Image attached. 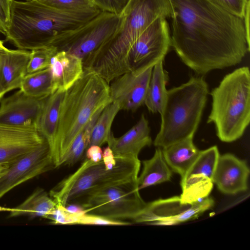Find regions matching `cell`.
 <instances>
[{
	"label": "cell",
	"mask_w": 250,
	"mask_h": 250,
	"mask_svg": "<svg viewBox=\"0 0 250 250\" xmlns=\"http://www.w3.org/2000/svg\"><path fill=\"white\" fill-rule=\"evenodd\" d=\"M102 160L107 169H111L115 166L116 160L110 147H106L102 154Z\"/></svg>",
	"instance_id": "obj_36"
},
{
	"label": "cell",
	"mask_w": 250,
	"mask_h": 250,
	"mask_svg": "<svg viewBox=\"0 0 250 250\" xmlns=\"http://www.w3.org/2000/svg\"><path fill=\"white\" fill-rule=\"evenodd\" d=\"M219 156V151L216 146H213L204 150L200 151L185 176L189 174L200 175L213 181L214 173Z\"/></svg>",
	"instance_id": "obj_28"
},
{
	"label": "cell",
	"mask_w": 250,
	"mask_h": 250,
	"mask_svg": "<svg viewBox=\"0 0 250 250\" xmlns=\"http://www.w3.org/2000/svg\"><path fill=\"white\" fill-rule=\"evenodd\" d=\"M64 92L57 89L44 99L37 125L38 130L49 146L51 154L54 148L60 111Z\"/></svg>",
	"instance_id": "obj_20"
},
{
	"label": "cell",
	"mask_w": 250,
	"mask_h": 250,
	"mask_svg": "<svg viewBox=\"0 0 250 250\" xmlns=\"http://www.w3.org/2000/svg\"><path fill=\"white\" fill-rule=\"evenodd\" d=\"M72 225L123 226L131 225L129 222L111 219L98 215L82 211L74 213Z\"/></svg>",
	"instance_id": "obj_30"
},
{
	"label": "cell",
	"mask_w": 250,
	"mask_h": 250,
	"mask_svg": "<svg viewBox=\"0 0 250 250\" xmlns=\"http://www.w3.org/2000/svg\"><path fill=\"white\" fill-rule=\"evenodd\" d=\"M45 141L37 125L0 124V165L8 166Z\"/></svg>",
	"instance_id": "obj_14"
},
{
	"label": "cell",
	"mask_w": 250,
	"mask_h": 250,
	"mask_svg": "<svg viewBox=\"0 0 250 250\" xmlns=\"http://www.w3.org/2000/svg\"><path fill=\"white\" fill-rule=\"evenodd\" d=\"M102 111H99L92 117L76 137L62 157L60 166H72L81 158L89 146L92 129Z\"/></svg>",
	"instance_id": "obj_27"
},
{
	"label": "cell",
	"mask_w": 250,
	"mask_h": 250,
	"mask_svg": "<svg viewBox=\"0 0 250 250\" xmlns=\"http://www.w3.org/2000/svg\"><path fill=\"white\" fill-rule=\"evenodd\" d=\"M163 62V61H160L153 67L144 103L148 110L153 113H162L167 100L166 86L168 77Z\"/></svg>",
	"instance_id": "obj_24"
},
{
	"label": "cell",
	"mask_w": 250,
	"mask_h": 250,
	"mask_svg": "<svg viewBox=\"0 0 250 250\" xmlns=\"http://www.w3.org/2000/svg\"><path fill=\"white\" fill-rule=\"evenodd\" d=\"M101 12L97 7L69 10L36 0H13L6 39L22 50H32L49 46L58 35L81 25Z\"/></svg>",
	"instance_id": "obj_3"
},
{
	"label": "cell",
	"mask_w": 250,
	"mask_h": 250,
	"mask_svg": "<svg viewBox=\"0 0 250 250\" xmlns=\"http://www.w3.org/2000/svg\"><path fill=\"white\" fill-rule=\"evenodd\" d=\"M112 102L109 84L92 70L83 74L65 91L62 102L55 146L52 153L55 168L73 141L92 117Z\"/></svg>",
	"instance_id": "obj_4"
},
{
	"label": "cell",
	"mask_w": 250,
	"mask_h": 250,
	"mask_svg": "<svg viewBox=\"0 0 250 250\" xmlns=\"http://www.w3.org/2000/svg\"><path fill=\"white\" fill-rule=\"evenodd\" d=\"M169 0L171 46L197 74L235 65L250 52V5L241 17L208 0Z\"/></svg>",
	"instance_id": "obj_1"
},
{
	"label": "cell",
	"mask_w": 250,
	"mask_h": 250,
	"mask_svg": "<svg viewBox=\"0 0 250 250\" xmlns=\"http://www.w3.org/2000/svg\"><path fill=\"white\" fill-rule=\"evenodd\" d=\"M208 85L203 77H192L167 91L160 130L154 145L165 148L193 137L207 100Z\"/></svg>",
	"instance_id": "obj_5"
},
{
	"label": "cell",
	"mask_w": 250,
	"mask_h": 250,
	"mask_svg": "<svg viewBox=\"0 0 250 250\" xmlns=\"http://www.w3.org/2000/svg\"><path fill=\"white\" fill-rule=\"evenodd\" d=\"M56 203L44 189L37 188L23 202L14 208L0 207V211H8L9 217L26 215L33 219L45 218L55 208Z\"/></svg>",
	"instance_id": "obj_22"
},
{
	"label": "cell",
	"mask_w": 250,
	"mask_h": 250,
	"mask_svg": "<svg viewBox=\"0 0 250 250\" xmlns=\"http://www.w3.org/2000/svg\"><path fill=\"white\" fill-rule=\"evenodd\" d=\"M45 98L33 97L19 89L9 96L1 99L0 124L37 126Z\"/></svg>",
	"instance_id": "obj_15"
},
{
	"label": "cell",
	"mask_w": 250,
	"mask_h": 250,
	"mask_svg": "<svg viewBox=\"0 0 250 250\" xmlns=\"http://www.w3.org/2000/svg\"><path fill=\"white\" fill-rule=\"evenodd\" d=\"M20 89L26 94L38 98H45L55 89L50 68L26 74Z\"/></svg>",
	"instance_id": "obj_25"
},
{
	"label": "cell",
	"mask_w": 250,
	"mask_h": 250,
	"mask_svg": "<svg viewBox=\"0 0 250 250\" xmlns=\"http://www.w3.org/2000/svg\"><path fill=\"white\" fill-rule=\"evenodd\" d=\"M225 11L241 17H244L250 0H208Z\"/></svg>",
	"instance_id": "obj_32"
},
{
	"label": "cell",
	"mask_w": 250,
	"mask_h": 250,
	"mask_svg": "<svg viewBox=\"0 0 250 250\" xmlns=\"http://www.w3.org/2000/svg\"><path fill=\"white\" fill-rule=\"evenodd\" d=\"M249 174L245 161L227 153L219 157L213 182L223 193L235 194L247 189Z\"/></svg>",
	"instance_id": "obj_16"
},
{
	"label": "cell",
	"mask_w": 250,
	"mask_h": 250,
	"mask_svg": "<svg viewBox=\"0 0 250 250\" xmlns=\"http://www.w3.org/2000/svg\"><path fill=\"white\" fill-rule=\"evenodd\" d=\"M169 0H129L120 14L115 33L83 60L84 68L92 70L109 84L121 75L128 52L135 41L156 19L171 18Z\"/></svg>",
	"instance_id": "obj_2"
},
{
	"label": "cell",
	"mask_w": 250,
	"mask_h": 250,
	"mask_svg": "<svg viewBox=\"0 0 250 250\" xmlns=\"http://www.w3.org/2000/svg\"><path fill=\"white\" fill-rule=\"evenodd\" d=\"M211 95L212 108L208 123L214 124L221 141H236L243 135L250 121L249 67H241L226 75Z\"/></svg>",
	"instance_id": "obj_6"
},
{
	"label": "cell",
	"mask_w": 250,
	"mask_h": 250,
	"mask_svg": "<svg viewBox=\"0 0 250 250\" xmlns=\"http://www.w3.org/2000/svg\"><path fill=\"white\" fill-rule=\"evenodd\" d=\"M30 51L6 48L0 52V91L4 95L20 88L26 74Z\"/></svg>",
	"instance_id": "obj_18"
},
{
	"label": "cell",
	"mask_w": 250,
	"mask_h": 250,
	"mask_svg": "<svg viewBox=\"0 0 250 250\" xmlns=\"http://www.w3.org/2000/svg\"><path fill=\"white\" fill-rule=\"evenodd\" d=\"M121 21L120 15L102 11L81 25L58 35L50 45L83 61L115 33Z\"/></svg>",
	"instance_id": "obj_9"
},
{
	"label": "cell",
	"mask_w": 250,
	"mask_h": 250,
	"mask_svg": "<svg viewBox=\"0 0 250 250\" xmlns=\"http://www.w3.org/2000/svg\"><path fill=\"white\" fill-rule=\"evenodd\" d=\"M50 68L55 89L65 91L82 76L83 60L69 53L58 51L51 60Z\"/></svg>",
	"instance_id": "obj_19"
},
{
	"label": "cell",
	"mask_w": 250,
	"mask_h": 250,
	"mask_svg": "<svg viewBox=\"0 0 250 250\" xmlns=\"http://www.w3.org/2000/svg\"><path fill=\"white\" fill-rule=\"evenodd\" d=\"M6 47L4 46L3 42L0 39V52L5 49ZM5 95L0 91V100L2 99Z\"/></svg>",
	"instance_id": "obj_37"
},
{
	"label": "cell",
	"mask_w": 250,
	"mask_h": 250,
	"mask_svg": "<svg viewBox=\"0 0 250 250\" xmlns=\"http://www.w3.org/2000/svg\"><path fill=\"white\" fill-rule=\"evenodd\" d=\"M7 167V166H4L0 165V172L1 171L3 170V169H5Z\"/></svg>",
	"instance_id": "obj_39"
},
{
	"label": "cell",
	"mask_w": 250,
	"mask_h": 250,
	"mask_svg": "<svg viewBox=\"0 0 250 250\" xmlns=\"http://www.w3.org/2000/svg\"><path fill=\"white\" fill-rule=\"evenodd\" d=\"M57 51V48L53 45L31 50L26 74L49 67L52 58Z\"/></svg>",
	"instance_id": "obj_29"
},
{
	"label": "cell",
	"mask_w": 250,
	"mask_h": 250,
	"mask_svg": "<svg viewBox=\"0 0 250 250\" xmlns=\"http://www.w3.org/2000/svg\"><path fill=\"white\" fill-rule=\"evenodd\" d=\"M143 165L142 171L137 181L139 190L171 179L172 170L166 163L160 147L155 150L151 158L143 161Z\"/></svg>",
	"instance_id": "obj_23"
},
{
	"label": "cell",
	"mask_w": 250,
	"mask_h": 250,
	"mask_svg": "<svg viewBox=\"0 0 250 250\" xmlns=\"http://www.w3.org/2000/svg\"><path fill=\"white\" fill-rule=\"evenodd\" d=\"M139 191L137 181L127 183L94 191L74 203L80 205L84 212L134 221L146 205Z\"/></svg>",
	"instance_id": "obj_8"
},
{
	"label": "cell",
	"mask_w": 250,
	"mask_h": 250,
	"mask_svg": "<svg viewBox=\"0 0 250 250\" xmlns=\"http://www.w3.org/2000/svg\"><path fill=\"white\" fill-rule=\"evenodd\" d=\"M13 0H0V23L6 32L10 23L11 10Z\"/></svg>",
	"instance_id": "obj_34"
},
{
	"label": "cell",
	"mask_w": 250,
	"mask_h": 250,
	"mask_svg": "<svg viewBox=\"0 0 250 250\" xmlns=\"http://www.w3.org/2000/svg\"><path fill=\"white\" fill-rule=\"evenodd\" d=\"M86 150V159L94 162H98L102 160L103 151L100 146L91 145Z\"/></svg>",
	"instance_id": "obj_35"
},
{
	"label": "cell",
	"mask_w": 250,
	"mask_h": 250,
	"mask_svg": "<svg viewBox=\"0 0 250 250\" xmlns=\"http://www.w3.org/2000/svg\"><path fill=\"white\" fill-rule=\"evenodd\" d=\"M0 33H1L2 34H4L5 36L6 35V32L2 27V25H1L0 23Z\"/></svg>",
	"instance_id": "obj_38"
},
{
	"label": "cell",
	"mask_w": 250,
	"mask_h": 250,
	"mask_svg": "<svg viewBox=\"0 0 250 250\" xmlns=\"http://www.w3.org/2000/svg\"><path fill=\"white\" fill-rule=\"evenodd\" d=\"M190 137L163 148L164 158L170 169L184 179L198 157L200 150L195 146Z\"/></svg>",
	"instance_id": "obj_21"
},
{
	"label": "cell",
	"mask_w": 250,
	"mask_h": 250,
	"mask_svg": "<svg viewBox=\"0 0 250 250\" xmlns=\"http://www.w3.org/2000/svg\"><path fill=\"white\" fill-rule=\"evenodd\" d=\"M116 163L107 169L103 160L86 159L73 173L59 182L49 195L57 204L64 207L98 190L137 181L141 163L139 159L115 158Z\"/></svg>",
	"instance_id": "obj_7"
},
{
	"label": "cell",
	"mask_w": 250,
	"mask_h": 250,
	"mask_svg": "<svg viewBox=\"0 0 250 250\" xmlns=\"http://www.w3.org/2000/svg\"><path fill=\"white\" fill-rule=\"evenodd\" d=\"M57 8L82 10L97 7L93 0H36Z\"/></svg>",
	"instance_id": "obj_31"
},
{
	"label": "cell",
	"mask_w": 250,
	"mask_h": 250,
	"mask_svg": "<svg viewBox=\"0 0 250 250\" xmlns=\"http://www.w3.org/2000/svg\"><path fill=\"white\" fill-rule=\"evenodd\" d=\"M107 143L115 158L139 159L141 150L152 144L147 120L142 114L138 122L122 136L116 138L111 132Z\"/></svg>",
	"instance_id": "obj_17"
},
{
	"label": "cell",
	"mask_w": 250,
	"mask_h": 250,
	"mask_svg": "<svg viewBox=\"0 0 250 250\" xmlns=\"http://www.w3.org/2000/svg\"><path fill=\"white\" fill-rule=\"evenodd\" d=\"M120 110L118 104L112 102L102 110L94 124L91 134L89 146H101L107 143L113 122Z\"/></svg>",
	"instance_id": "obj_26"
},
{
	"label": "cell",
	"mask_w": 250,
	"mask_h": 250,
	"mask_svg": "<svg viewBox=\"0 0 250 250\" xmlns=\"http://www.w3.org/2000/svg\"><path fill=\"white\" fill-rule=\"evenodd\" d=\"M153 67L125 73L109 83L111 101L120 110L135 111L144 104Z\"/></svg>",
	"instance_id": "obj_13"
},
{
	"label": "cell",
	"mask_w": 250,
	"mask_h": 250,
	"mask_svg": "<svg viewBox=\"0 0 250 250\" xmlns=\"http://www.w3.org/2000/svg\"><path fill=\"white\" fill-rule=\"evenodd\" d=\"M101 11L119 15L129 0H93Z\"/></svg>",
	"instance_id": "obj_33"
},
{
	"label": "cell",
	"mask_w": 250,
	"mask_h": 250,
	"mask_svg": "<svg viewBox=\"0 0 250 250\" xmlns=\"http://www.w3.org/2000/svg\"><path fill=\"white\" fill-rule=\"evenodd\" d=\"M214 203L208 197L192 204L182 203L180 196L159 199L146 203L133 222L161 226L176 225L197 218Z\"/></svg>",
	"instance_id": "obj_11"
},
{
	"label": "cell",
	"mask_w": 250,
	"mask_h": 250,
	"mask_svg": "<svg viewBox=\"0 0 250 250\" xmlns=\"http://www.w3.org/2000/svg\"></svg>",
	"instance_id": "obj_40"
},
{
	"label": "cell",
	"mask_w": 250,
	"mask_h": 250,
	"mask_svg": "<svg viewBox=\"0 0 250 250\" xmlns=\"http://www.w3.org/2000/svg\"><path fill=\"white\" fill-rule=\"evenodd\" d=\"M170 46L168 24L166 19L158 18L131 46L122 67V75L154 66L159 61H164Z\"/></svg>",
	"instance_id": "obj_10"
},
{
	"label": "cell",
	"mask_w": 250,
	"mask_h": 250,
	"mask_svg": "<svg viewBox=\"0 0 250 250\" xmlns=\"http://www.w3.org/2000/svg\"><path fill=\"white\" fill-rule=\"evenodd\" d=\"M55 168L45 140L0 172V199L21 184Z\"/></svg>",
	"instance_id": "obj_12"
}]
</instances>
